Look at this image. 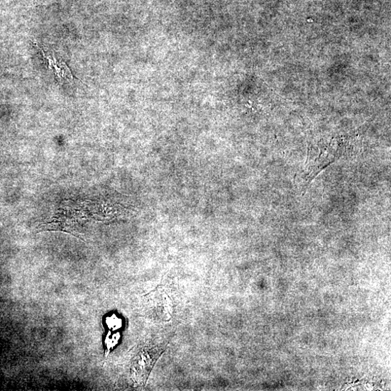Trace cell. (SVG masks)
I'll return each mask as SVG.
<instances>
[{"label": "cell", "instance_id": "obj_1", "mask_svg": "<svg viewBox=\"0 0 391 391\" xmlns=\"http://www.w3.org/2000/svg\"><path fill=\"white\" fill-rule=\"evenodd\" d=\"M345 151V145L340 138L322 140L309 144L307 158L299 176L302 190H306L314 177L325 168L338 160Z\"/></svg>", "mask_w": 391, "mask_h": 391}, {"label": "cell", "instance_id": "obj_2", "mask_svg": "<svg viewBox=\"0 0 391 391\" xmlns=\"http://www.w3.org/2000/svg\"><path fill=\"white\" fill-rule=\"evenodd\" d=\"M35 46L41 51L44 58L48 60L49 67L53 71L57 80L60 82L74 81V76L71 71L62 60V57L50 48L35 44Z\"/></svg>", "mask_w": 391, "mask_h": 391}]
</instances>
